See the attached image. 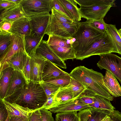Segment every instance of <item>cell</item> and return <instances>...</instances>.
Listing matches in <instances>:
<instances>
[{
    "instance_id": "cell-1",
    "label": "cell",
    "mask_w": 121,
    "mask_h": 121,
    "mask_svg": "<svg viewBox=\"0 0 121 121\" xmlns=\"http://www.w3.org/2000/svg\"><path fill=\"white\" fill-rule=\"evenodd\" d=\"M47 95L40 84L31 81L5 98L6 101L36 110L40 109L46 101Z\"/></svg>"
},
{
    "instance_id": "cell-2",
    "label": "cell",
    "mask_w": 121,
    "mask_h": 121,
    "mask_svg": "<svg viewBox=\"0 0 121 121\" xmlns=\"http://www.w3.org/2000/svg\"><path fill=\"white\" fill-rule=\"evenodd\" d=\"M69 74L72 78L81 83L96 95L110 101L113 100V97L109 93L104 85V76L101 73L80 66L73 69Z\"/></svg>"
},
{
    "instance_id": "cell-3",
    "label": "cell",
    "mask_w": 121,
    "mask_h": 121,
    "mask_svg": "<svg viewBox=\"0 0 121 121\" xmlns=\"http://www.w3.org/2000/svg\"><path fill=\"white\" fill-rule=\"evenodd\" d=\"M80 6L81 17L87 20H103L112 7L116 6L114 0H75Z\"/></svg>"
},
{
    "instance_id": "cell-4",
    "label": "cell",
    "mask_w": 121,
    "mask_h": 121,
    "mask_svg": "<svg viewBox=\"0 0 121 121\" xmlns=\"http://www.w3.org/2000/svg\"><path fill=\"white\" fill-rule=\"evenodd\" d=\"M105 34L91 25L87 20L80 22L75 33L72 36L76 39L73 46L76 57L89 48Z\"/></svg>"
},
{
    "instance_id": "cell-5",
    "label": "cell",
    "mask_w": 121,
    "mask_h": 121,
    "mask_svg": "<svg viewBox=\"0 0 121 121\" xmlns=\"http://www.w3.org/2000/svg\"><path fill=\"white\" fill-rule=\"evenodd\" d=\"M46 41L54 53L63 60L76 59L73 46L67 43L66 38L50 35Z\"/></svg>"
},
{
    "instance_id": "cell-6",
    "label": "cell",
    "mask_w": 121,
    "mask_h": 121,
    "mask_svg": "<svg viewBox=\"0 0 121 121\" xmlns=\"http://www.w3.org/2000/svg\"><path fill=\"white\" fill-rule=\"evenodd\" d=\"M80 23L76 22L70 24L61 22L51 13L45 34L65 38L72 37Z\"/></svg>"
},
{
    "instance_id": "cell-7",
    "label": "cell",
    "mask_w": 121,
    "mask_h": 121,
    "mask_svg": "<svg viewBox=\"0 0 121 121\" xmlns=\"http://www.w3.org/2000/svg\"><path fill=\"white\" fill-rule=\"evenodd\" d=\"M114 47L107 34H104L89 48L76 57V59L82 60L91 56L113 52Z\"/></svg>"
},
{
    "instance_id": "cell-8",
    "label": "cell",
    "mask_w": 121,
    "mask_h": 121,
    "mask_svg": "<svg viewBox=\"0 0 121 121\" xmlns=\"http://www.w3.org/2000/svg\"><path fill=\"white\" fill-rule=\"evenodd\" d=\"M10 36V44L0 58V73L7 68L8 63L14 55L20 52L26 53L25 50L24 38L12 34Z\"/></svg>"
},
{
    "instance_id": "cell-9",
    "label": "cell",
    "mask_w": 121,
    "mask_h": 121,
    "mask_svg": "<svg viewBox=\"0 0 121 121\" xmlns=\"http://www.w3.org/2000/svg\"><path fill=\"white\" fill-rule=\"evenodd\" d=\"M99 56L100 59L97 64L98 67L110 72L121 85V57L112 53Z\"/></svg>"
},
{
    "instance_id": "cell-10",
    "label": "cell",
    "mask_w": 121,
    "mask_h": 121,
    "mask_svg": "<svg viewBox=\"0 0 121 121\" xmlns=\"http://www.w3.org/2000/svg\"><path fill=\"white\" fill-rule=\"evenodd\" d=\"M20 4L26 16L48 13L51 10L50 0H22Z\"/></svg>"
},
{
    "instance_id": "cell-11",
    "label": "cell",
    "mask_w": 121,
    "mask_h": 121,
    "mask_svg": "<svg viewBox=\"0 0 121 121\" xmlns=\"http://www.w3.org/2000/svg\"><path fill=\"white\" fill-rule=\"evenodd\" d=\"M50 14L48 13L26 16L28 18L30 25L31 35L43 37L45 34Z\"/></svg>"
},
{
    "instance_id": "cell-12",
    "label": "cell",
    "mask_w": 121,
    "mask_h": 121,
    "mask_svg": "<svg viewBox=\"0 0 121 121\" xmlns=\"http://www.w3.org/2000/svg\"><path fill=\"white\" fill-rule=\"evenodd\" d=\"M30 57L31 81L40 84L44 82L42 76L46 59L35 54Z\"/></svg>"
},
{
    "instance_id": "cell-13",
    "label": "cell",
    "mask_w": 121,
    "mask_h": 121,
    "mask_svg": "<svg viewBox=\"0 0 121 121\" xmlns=\"http://www.w3.org/2000/svg\"><path fill=\"white\" fill-rule=\"evenodd\" d=\"M35 54L42 56L57 66L64 69L67 68L65 61L54 53L46 41L42 40L37 49Z\"/></svg>"
},
{
    "instance_id": "cell-14",
    "label": "cell",
    "mask_w": 121,
    "mask_h": 121,
    "mask_svg": "<svg viewBox=\"0 0 121 121\" xmlns=\"http://www.w3.org/2000/svg\"><path fill=\"white\" fill-rule=\"evenodd\" d=\"M9 33L23 38L30 35V25L28 17L26 16L12 22Z\"/></svg>"
},
{
    "instance_id": "cell-15",
    "label": "cell",
    "mask_w": 121,
    "mask_h": 121,
    "mask_svg": "<svg viewBox=\"0 0 121 121\" xmlns=\"http://www.w3.org/2000/svg\"><path fill=\"white\" fill-rule=\"evenodd\" d=\"M91 108L90 106L78 99L49 110L54 113L68 112L78 111Z\"/></svg>"
},
{
    "instance_id": "cell-16",
    "label": "cell",
    "mask_w": 121,
    "mask_h": 121,
    "mask_svg": "<svg viewBox=\"0 0 121 121\" xmlns=\"http://www.w3.org/2000/svg\"><path fill=\"white\" fill-rule=\"evenodd\" d=\"M103 80L106 87L113 97L121 96V87L117 78L110 72L106 70Z\"/></svg>"
},
{
    "instance_id": "cell-17",
    "label": "cell",
    "mask_w": 121,
    "mask_h": 121,
    "mask_svg": "<svg viewBox=\"0 0 121 121\" xmlns=\"http://www.w3.org/2000/svg\"><path fill=\"white\" fill-rule=\"evenodd\" d=\"M0 99L4 104L10 117H19L28 118L29 113L35 110L23 107L15 103L9 102L4 99Z\"/></svg>"
},
{
    "instance_id": "cell-18",
    "label": "cell",
    "mask_w": 121,
    "mask_h": 121,
    "mask_svg": "<svg viewBox=\"0 0 121 121\" xmlns=\"http://www.w3.org/2000/svg\"><path fill=\"white\" fill-rule=\"evenodd\" d=\"M69 75V73L63 71L46 59L42 76V79L44 81L56 77Z\"/></svg>"
},
{
    "instance_id": "cell-19",
    "label": "cell",
    "mask_w": 121,
    "mask_h": 121,
    "mask_svg": "<svg viewBox=\"0 0 121 121\" xmlns=\"http://www.w3.org/2000/svg\"><path fill=\"white\" fill-rule=\"evenodd\" d=\"M0 12V19L11 23L26 16L20 4Z\"/></svg>"
},
{
    "instance_id": "cell-20",
    "label": "cell",
    "mask_w": 121,
    "mask_h": 121,
    "mask_svg": "<svg viewBox=\"0 0 121 121\" xmlns=\"http://www.w3.org/2000/svg\"><path fill=\"white\" fill-rule=\"evenodd\" d=\"M14 70L9 67L0 73V98H5L10 84Z\"/></svg>"
},
{
    "instance_id": "cell-21",
    "label": "cell",
    "mask_w": 121,
    "mask_h": 121,
    "mask_svg": "<svg viewBox=\"0 0 121 121\" xmlns=\"http://www.w3.org/2000/svg\"><path fill=\"white\" fill-rule=\"evenodd\" d=\"M106 32L113 44V52L121 55V37L116 25L106 23Z\"/></svg>"
},
{
    "instance_id": "cell-22",
    "label": "cell",
    "mask_w": 121,
    "mask_h": 121,
    "mask_svg": "<svg viewBox=\"0 0 121 121\" xmlns=\"http://www.w3.org/2000/svg\"><path fill=\"white\" fill-rule=\"evenodd\" d=\"M54 98L55 104L53 108L75 99L71 91L66 86L60 87Z\"/></svg>"
},
{
    "instance_id": "cell-23",
    "label": "cell",
    "mask_w": 121,
    "mask_h": 121,
    "mask_svg": "<svg viewBox=\"0 0 121 121\" xmlns=\"http://www.w3.org/2000/svg\"><path fill=\"white\" fill-rule=\"evenodd\" d=\"M26 84L25 80L21 73L18 71L14 70L11 81L5 98L12 95L16 90L23 87Z\"/></svg>"
},
{
    "instance_id": "cell-24",
    "label": "cell",
    "mask_w": 121,
    "mask_h": 121,
    "mask_svg": "<svg viewBox=\"0 0 121 121\" xmlns=\"http://www.w3.org/2000/svg\"><path fill=\"white\" fill-rule=\"evenodd\" d=\"M43 37H38L31 35L24 37L25 50L27 54L29 56L35 55L37 49Z\"/></svg>"
},
{
    "instance_id": "cell-25",
    "label": "cell",
    "mask_w": 121,
    "mask_h": 121,
    "mask_svg": "<svg viewBox=\"0 0 121 121\" xmlns=\"http://www.w3.org/2000/svg\"><path fill=\"white\" fill-rule=\"evenodd\" d=\"M59 2L73 17L75 21L79 22L81 17L79 8L75 0H59Z\"/></svg>"
},
{
    "instance_id": "cell-26",
    "label": "cell",
    "mask_w": 121,
    "mask_h": 121,
    "mask_svg": "<svg viewBox=\"0 0 121 121\" xmlns=\"http://www.w3.org/2000/svg\"><path fill=\"white\" fill-rule=\"evenodd\" d=\"M28 55L26 53L20 52L14 55L11 58L8 63L7 68L10 67L14 70L21 73L25 61Z\"/></svg>"
},
{
    "instance_id": "cell-27",
    "label": "cell",
    "mask_w": 121,
    "mask_h": 121,
    "mask_svg": "<svg viewBox=\"0 0 121 121\" xmlns=\"http://www.w3.org/2000/svg\"><path fill=\"white\" fill-rule=\"evenodd\" d=\"M90 106L91 108L106 110L111 111H113L115 109L110 101L97 95L95 98L94 103Z\"/></svg>"
},
{
    "instance_id": "cell-28",
    "label": "cell",
    "mask_w": 121,
    "mask_h": 121,
    "mask_svg": "<svg viewBox=\"0 0 121 121\" xmlns=\"http://www.w3.org/2000/svg\"><path fill=\"white\" fill-rule=\"evenodd\" d=\"M66 87L71 91L75 99H78L87 89L81 83L72 78Z\"/></svg>"
},
{
    "instance_id": "cell-29",
    "label": "cell",
    "mask_w": 121,
    "mask_h": 121,
    "mask_svg": "<svg viewBox=\"0 0 121 121\" xmlns=\"http://www.w3.org/2000/svg\"><path fill=\"white\" fill-rule=\"evenodd\" d=\"M90 109L91 113L87 121H101L112 112L91 108Z\"/></svg>"
},
{
    "instance_id": "cell-30",
    "label": "cell",
    "mask_w": 121,
    "mask_h": 121,
    "mask_svg": "<svg viewBox=\"0 0 121 121\" xmlns=\"http://www.w3.org/2000/svg\"><path fill=\"white\" fill-rule=\"evenodd\" d=\"M55 121H80L77 111L57 113Z\"/></svg>"
},
{
    "instance_id": "cell-31",
    "label": "cell",
    "mask_w": 121,
    "mask_h": 121,
    "mask_svg": "<svg viewBox=\"0 0 121 121\" xmlns=\"http://www.w3.org/2000/svg\"><path fill=\"white\" fill-rule=\"evenodd\" d=\"M71 78H72L69 74L54 78L45 82L60 87L67 86L69 84Z\"/></svg>"
},
{
    "instance_id": "cell-32",
    "label": "cell",
    "mask_w": 121,
    "mask_h": 121,
    "mask_svg": "<svg viewBox=\"0 0 121 121\" xmlns=\"http://www.w3.org/2000/svg\"><path fill=\"white\" fill-rule=\"evenodd\" d=\"M31 57L29 55L27 56L23 66L21 73L24 78L26 84H29L31 82Z\"/></svg>"
},
{
    "instance_id": "cell-33",
    "label": "cell",
    "mask_w": 121,
    "mask_h": 121,
    "mask_svg": "<svg viewBox=\"0 0 121 121\" xmlns=\"http://www.w3.org/2000/svg\"><path fill=\"white\" fill-rule=\"evenodd\" d=\"M11 34H0V56H2L10 45Z\"/></svg>"
},
{
    "instance_id": "cell-34",
    "label": "cell",
    "mask_w": 121,
    "mask_h": 121,
    "mask_svg": "<svg viewBox=\"0 0 121 121\" xmlns=\"http://www.w3.org/2000/svg\"><path fill=\"white\" fill-rule=\"evenodd\" d=\"M50 4L51 9L53 8L57 11L75 21L72 15L59 2V0H50Z\"/></svg>"
},
{
    "instance_id": "cell-35",
    "label": "cell",
    "mask_w": 121,
    "mask_h": 121,
    "mask_svg": "<svg viewBox=\"0 0 121 121\" xmlns=\"http://www.w3.org/2000/svg\"><path fill=\"white\" fill-rule=\"evenodd\" d=\"M96 95L93 91L86 89L78 99L84 103L90 105L94 103Z\"/></svg>"
},
{
    "instance_id": "cell-36",
    "label": "cell",
    "mask_w": 121,
    "mask_h": 121,
    "mask_svg": "<svg viewBox=\"0 0 121 121\" xmlns=\"http://www.w3.org/2000/svg\"><path fill=\"white\" fill-rule=\"evenodd\" d=\"M40 84L43 88L47 98L54 95L60 88L52 84L44 81Z\"/></svg>"
},
{
    "instance_id": "cell-37",
    "label": "cell",
    "mask_w": 121,
    "mask_h": 121,
    "mask_svg": "<svg viewBox=\"0 0 121 121\" xmlns=\"http://www.w3.org/2000/svg\"><path fill=\"white\" fill-rule=\"evenodd\" d=\"M51 11V13L58 20L61 22L70 24H72L76 22L66 16L54 8H52Z\"/></svg>"
},
{
    "instance_id": "cell-38",
    "label": "cell",
    "mask_w": 121,
    "mask_h": 121,
    "mask_svg": "<svg viewBox=\"0 0 121 121\" xmlns=\"http://www.w3.org/2000/svg\"><path fill=\"white\" fill-rule=\"evenodd\" d=\"M90 24L104 34H106V23L103 20H86Z\"/></svg>"
},
{
    "instance_id": "cell-39",
    "label": "cell",
    "mask_w": 121,
    "mask_h": 121,
    "mask_svg": "<svg viewBox=\"0 0 121 121\" xmlns=\"http://www.w3.org/2000/svg\"><path fill=\"white\" fill-rule=\"evenodd\" d=\"M42 121H54L52 113L49 110L44 108L40 109Z\"/></svg>"
},
{
    "instance_id": "cell-40",
    "label": "cell",
    "mask_w": 121,
    "mask_h": 121,
    "mask_svg": "<svg viewBox=\"0 0 121 121\" xmlns=\"http://www.w3.org/2000/svg\"><path fill=\"white\" fill-rule=\"evenodd\" d=\"M12 23L4 20L0 23V34L9 33Z\"/></svg>"
},
{
    "instance_id": "cell-41",
    "label": "cell",
    "mask_w": 121,
    "mask_h": 121,
    "mask_svg": "<svg viewBox=\"0 0 121 121\" xmlns=\"http://www.w3.org/2000/svg\"><path fill=\"white\" fill-rule=\"evenodd\" d=\"M29 121H42L40 109L30 112L28 117Z\"/></svg>"
},
{
    "instance_id": "cell-42",
    "label": "cell",
    "mask_w": 121,
    "mask_h": 121,
    "mask_svg": "<svg viewBox=\"0 0 121 121\" xmlns=\"http://www.w3.org/2000/svg\"><path fill=\"white\" fill-rule=\"evenodd\" d=\"M17 5V4L16 3L9 0H0V11L9 9Z\"/></svg>"
},
{
    "instance_id": "cell-43",
    "label": "cell",
    "mask_w": 121,
    "mask_h": 121,
    "mask_svg": "<svg viewBox=\"0 0 121 121\" xmlns=\"http://www.w3.org/2000/svg\"><path fill=\"white\" fill-rule=\"evenodd\" d=\"M0 121H5L8 115V111L1 99L0 103Z\"/></svg>"
},
{
    "instance_id": "cell-44",
    "label": "cell",
    "mask_w": 121,
    "mask_h": 121,
    "mask_svg": "<svg viewBox=\"0 0 121 121\" xmlns=\"http://www.w3.org/2000/svg\"><path fill=\"white\" fill-rule=\"evenodd\" d=\"M54 96V95L48 97L46 101L40 109L44 108L49 110L53 108L55 104Z\"/></svg>"
},
{
    "instance_id": "cell-45",
    "label": "cell",
    "mask_w": 121,
    "mask_h": 121,
    "mask_svg": "<svg viewBox=\"0 0 121 121\" xmlns=\"http://www.w3.org/2000/svg\"><path fill=\"white\" fill-rule=\"evenodd\" d=\"M111 121H121V113L118 111L114 110L108 115Z\"/></svg>"
},
{
    "instance_id": "cell-46",
    "label": "cell",
    "mask_w": 121,
    "mask_h": 121,
    "mask_svg": "<svg viewBox=\"0 0 121 121\" xmlns=\"http://www.w3.org/2000/svg\"><path fill=\"white\" fill-rule=\"evenodd\" d=\"M9 121H29V118H25L19 117H10Z\"/></svg>"
},
{
    "instance_id": "cell-47",
    "label": "cell",
    "mask_w": 121,
    "mask_h": 121,
    "mask_svg": "<svg viewBox=\"0 0 121 121\" xmlns=\"http://www.w3.org/2000/svg\"><path fill=\"white\" fill-rule=\"evenodd\" d=\"M9 1L14 2L17 4H19L22 0H9Z\"/></svg>"
},
{
    "instance_id": "cell-48",
    "label": "cell",
    "mask_w": 121,
    "mask_h": 121,
    "mask_svg": "<svg viewBox=\"0 0 121 121\" xmlns=\"http://www.w3.org/2000/svg\"><path fill=\"white\" fill-rule=\"evenodd\" d=\"M108 115L104 117L101 121H110V118Z\"/></svg>"
},
{
    "instance_id": "cell-49",
    "label": "cell",
    "mask_w": 121,
    "mask_h": 121,
    "mask_svg": "<svg viewBox=\"0 0 121 121\" xmlns=\"http://www.w3.org/2000/svg\"><path fill=\"white\" fill-rule=\"evenodd\" d=\"M10 120V117L8 115L7 118L5 121H9Z\"/></svg>"
},
{
    "instance_id": "cell-50",
    "label": "cell",
    "mask_w": 121,
    "mask_h": 121,
    "mask_svg": "<svg viewBox=\"0 0 121 121\" xmlns=\"http://www.w3.org/2000/svg\"><path fill=\"white\" fill-rule=\"evenodd\" d=\"M118 31L121 37V28L118 30Z\"/></svg>"
},
{
    "instance_id": "cell-51",
    "label": "cell",
    "mask_w": 121,
    "mask_h": 121,
    "mask_svg": "<svg viewBox=\"0 0 121 121\" xmlns=\"http://www.w3.org/2000/svg\"><path fill=\"white\" fill-rule=\"evenodd\" d=\"M110 121H111V120H110Z\"/></svg>"
},
{
    "instance_id": "cell-52",
    "label": "cell",
    "mask_w": 121,
    "mask_h": 121,
    "mask_svg": "<svg viewBox=\"0 0 121 121\" xmlns=\"http://www.w3.org/2000/svg\"></svg>"
},
{
    "instance_id": "cell-53",
    "label": "cell",
    "mask_w": 121,
    "mask_h": 121,
    "mask_svg": "<svg viewBox=\"0 0 121 121\" xmlns=\"http://www.w3.org/2000/svg\"></svg>"
}]
</instances>
